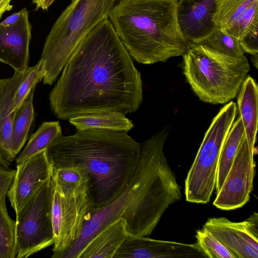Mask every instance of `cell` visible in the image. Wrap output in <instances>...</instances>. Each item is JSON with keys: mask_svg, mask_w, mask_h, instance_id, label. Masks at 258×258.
<instances>
[{"mask_svg": "<svg viewBox=\"0 0 258 258\" xmlns=\"http://www.w3.org/2000/svg\"><path fill=\"white\" fill-rule=\"evenodd\" d=\"M54 1V0H33V3L36 5V10L39 9L47 10Z\"/></svg>", "mask_w": 258, "mask_h": 258, "instance_id": "cell-33", "label": "cell"}, {"mask_svg": "<svg viewBox=\"0 0 258 258\" xmlns=\"http://www.w3.org/2000/svg\"><path fill=\"white\" fill-rule=\"evenodd\" d=\"M44 74V65L41 59L35 66L28 67L14 96L12 112L16 110L32 89L43 80Z\"/></svg>", "mask_w": 258, "mask_h": 258, "instance_id": "cell-27", "label": "cell"}, {"mask_svg": "<svg viewBox=\"0 0 258 258\" xmlns=\"http://www.w3.org/2000/svg\"><path fill=\"white\" fill-rule=\"evenodd\" d=\"M255 147H250L244 135L224 181L213 203L222 210L244 206L253 189L255 174Z\"/></svg>", "mask_w": 258, "mask_h": 258, "instance_id": "cell-10", "label": "cell"}, {"mask_svg": "<svg viewBox=\"0 0 258 258\" xmlns=\"http://www.w3.org/2000/svg\"><path fill=\"white\" fill-rule=\"evenodd\" d=\"M141 150V144L127 132L101 129L61 135L46 149L52 168L79 166L86 172L93 208L121 194L136 170Z\"/></svg>", "mask_w": 258, "mask_h": 258, "instance_id": "cell-3", "label": "cell"}, {"mask_svg": "<svg viewBox=\"0 0 258 258\" xmlns=\"http://www.w3.org/2000/svg\"><path fill=\"white\" fill-rule=\"evenodd\" d=\"M28 15L29 12L12 25H0V61L16 72H23L29 67L32 26Z\"/></svg>", "mask_w": 258, "mask_h": 258, "instance_id": "cell-15", "label": "cell"}, {"mask_svg": "<svg viewBox=\"0 0 258 258\" xmlns=\"http://www.w3.org/2000/svg\"><path fill=\"white\" fill-rule=\"evenodd\" d=\"M178 1H116L108 19L133 59L153 64L187 51L190 44L179 25Z\"/></svg>", "mask_w": 258, "mask_h": 258, "instance_id": "cell-4", "label": "cell"}, {"mask_svg": "<svg viewBox=\"0 0 258 258\" xmlns=\"http://www.w3.org/2000/svg\"><path fill=\"white\" fill-rule=\"evenodd\" d=\"M93 208L88 185L63 191L53 185L51 221L54 243L51 258H59L77 239Z\"/></svg>", "mask_w": 258, "mask_h": 258, "instance_id": "cell-9", "label": "cell"}, {"mask_svg": "<svg viewBox=\"0 0 258 258\" xmlns=\"http://www.w3.org/2000/svg\"><path fill=\"white\" fill-rule=\"evenodd\" d=\"M117 0H72L52 26L41 59L44 85H51L83 39L101 21L108 19Z\"/></svg>", "mask_w": 258, "mask_h": 258, "instance_id": "cell-5", "label": "cell"}, {"mask_svg": "<svg viewBox=\"0 0 258 258\" xmlns=\"http://www.w3.org/2000/svg\"><path fill=\"white\" fill-rule=\"evenodd\" d=\"M0 164L5 165L6 162L0 158Z\"/></svg>", "mask_w": 258, "mask_h": 258, "instance_id": "cell-36", "label": "cell"}, {"mask_svg": "<svg viewBox=\"0 0 258 258\" xmlns=\"http://www.w3.org/2000/svg\"><path fill=\"white\" fill-rule=\"evenodd\" d=\"M77 131L101 129L128 132L134 127L132 120L114 111H101L81 114L69 119Z\"/></svg>", "mask_w": 258, "mask_h": 258, "instance_id": "cell-19", "label": "cell"}, {"mask_svg": "<svg viewBox=\"0 0 258 258\" xmlns=\"http://www.w3.org/2000/svg\"><path fill=\"white\" fill-rule=\"evenodd\" d=\"M196 243L207 258H236L221 242L209 231L203 228L196 231Z\"/></svg>", "mask_w": 258, "mask_h": 258, "instance_id": "cell-28", "label": "cell"}, {"mask_svg": "<svg viewBox=\"0 0 258 258\" xmlns=\"http://www.w3.org/2000/svg\"><path fill=\"white\" fill-rule=\"evenodd\" d=\"M255 0H218L214 22L223 30L230 28Z\"/></svg>", "mask_w": 258, "mask_h": 258, "instance_id": "cell-24", "label": "cell"}, {"mask_svg": "<svg viewBox=\"0 0 258 258\" xmlns=\"http://www.w3.org/2000/svg\"><path fill=\"white\" fill-rule=\"evenodd\" d=\"M51 177L54 186L60 190L73 189L89 184L87 174L79 166L52 168Z\"/></svg>", "mask_w": 258, "mask_h": 258, "instance_id": "cell-26", "label": "cell"}, {"mask_svg": "<svg viewBox=\"0 0 258 258\" xmlns=\"http://www.w3.org/2000/svg\"><path fill=\"white\" fill-rule=\"evenodd\" d=\"M61 135V128L58 121L43 122L37 130L31 135L24 149L16 158L17 164L47 149Z\"/></svg>", "mask_w": 258, "mask_h": 258, "instance_id": "cell-22", "label": "cell"}, {"mask_svg": "<svg viewBox=\"0 0 258 258\" xmlns=\"http://www.w3.org/2000/svg\"><path fill=\"white\" fill-rule=\"evenodd\" d=\"M183 74L200 100L224 104L237 95L250 70L245 56L229 59L214 55L200 44H190L182 55Z\"/></svg>", "mask_w": 258, "mask_h": 258, "instance_id": "cell-6", "label": "cell"}, {"mask_svg": "<svg viewBox=\"0 0 258 258\" xmlns=\"http://www.w3.org/2000/svg\"><path fill=\"white\" fill-rule=\"evenodd\" d=\"M27 70L15 72L10 78L0 79V158L10 164L15 159L11 145L12 130L16 113V110L11 112L12 102Z\"/></svg>", "mask_w": 258, "mask_h": 258, "instance_id": "cell-16", "label": "cell"}, {"mask_svg": "<svg viewBox=\"0 0 258 258\" xmlns=\"http://www.w3.org/2000/svg\"><path fill=\"white\" fill-rule=\"evenodd\" d=\"M198 44L220 57L238 59L244 56L237 39L219 28Z\"/></svg>", "mask_w": 258, "mask_h": 258, "instance_id": "cell-23", "label": "cell"}, {"mask_svg": "<svg viewBox=\"0 0 258 258\" xmlns=\"http://www.w3.org/2000/svg\"><path fill=\"white\" fill-rule=\"evenodd\" d=\"M237 105L249 145L254 147L257 131L258 88L255 81L248 76L239 89Z\"/></svg>", "mask_w": 258, "mask_h": 258, "instance_id": "cell-18", "label": "cell"}, {"mask_svg": "<svg viewBox=\"0 0 258 258\" xmlns=\"http://www.w3.org/2000/svg\"><path fill=\"white\" fill-rule=\"evenodd\" d=\"M251 61L253 64L255 66V68H257V54L255 55H251Z\"/></svg>", "mask_w": 258, "mask_h": 258, "instance_id": "cell-35", "label": "cell"}, {"mask_svg": "<svg viewBox=\"0 0 258 258\" xmlns=\"http://www.w3.org/2000/svg\"><path fill=\"white\" fill-rule=\"evenodd\" d=\"M168 133L164 127L141 144L137 167L126 187L112 202L92 208L80 235L59 258H79L88 243L118 219L124 220L128 233L142 236L152 234L167 208L182 198L164 152Z\"/></svg>", "mask_w": 258, "mask_h": 258, "instance_id": "cell-2", "label": "cell"}, {"mask_svg": "<svg viewBox=\"0 0 258 258\" xmlns=\"http://www.w3.org/2000/svg\"><path fill=\"white\" fill-rule=\"evenodd\" d=\"M113 258H207L198 244L127 234Z\"/></svg>", "mask_w": 258, "mask_h": 258, "instance_id": "cell-12", "label": "cell"}, {"mask_svg": "<svg viewBox=\"0 0 258 258\" xmlns=\"http://www.w3.org/2000/svg\"><path fill=\"white\" fill-rule=\"evenodd\" d=\"M16 256V221L8 213L6 197L0 196V258Z\"/></svg>", "mask_w": 258, "mask_h": 258, "instance_id": "cell-25", "label": "cell"}, {"mask_svg": "<svg viewBox=\"0 0 258 258\" xmlns=\"http://www.w3.org/2000/svg\"><path fill=\"white\" fill-rule=\"evenodd\" d=\"M218 0H178L177 17L181 32L190 44H197L218 27L213 19Z\"/></svg>", "mask_w": 258, "mask_h": 258, "instance_id": "cell-14", "label": "cell"}, {"mask_svg": "<svg viewBox=\"0 0 258 258\" xmlns=\"http://www.w3.org/2000/svg\"><path fill=\"white\" fill-rule=\"evenodd\" d=\"M16 169H10L0 164V196L6 197L16 174Z\"/></svg>", "mask_w": 258, "mask_h": 258, "instance_id": "cell-31", "label": "cell"}, {"mask_svg": "<svg viewBox=\"0 0 258 258\" xmlns=\"http://www.w3.org/2000/svg\"><path fill=\"white\" fill-rule=\"evenodd\" d=\"M243 52L251 55L258 53V20L254 21L245 34L238 40Z\"/></svg>", "mask_w": 258, "mask_h": 258, "instance_id": "cell-30", "label": "cell"}, {"mask_svg": "<svg viewBox=\"0 0 258 258\" xmlns=\"http://www.w3.org/2000/svg\"><path fill=\"white\" fill-rule=\"evenodd\" d=\"M233 101L223 106L205 134L184 183L187 202L206 204L215 189L219 160L225 138L236 116Z\"/></svg>", "mask_w": 258, "mask_h": 258, "instance_id": "cell-7", "label": "cell"}, {"mask_svg": "<svg viewBox=\"0 0 258 258\" xmlns=\"http://www.w3.org/2000/svg\"><path fill=\"white\" fill-rule=\"evenodd\" d=\"M36 87L32 89L16 109L11 134L12 151L15 158L28 140L35 122L33 97Z\"/></svg>", "mask_w": 258, "mask_h": 258, "instance_id": "cell-20", "label": "cell"}, {"mask_svg": "<svg viewBox=\"0 0 258 258\" xmlns=\"http://www.w3.org/2000/svg\"><path fill=\"white\" fill-rule=\"evenodd\" d=\"M140 72L108 19L85 36L64 66L49 95L58 119L114 111L136 112L143 93Z\"/></svg>", "mask_w": 258, "mask_h": 258, "instance_id": "cell-1", "label": "cell"}, {"mask_svg": "<svg viewBox=\"0 0 258 258\" xmlns=\"http://www.w3.org/2000/svg\"><path fill=\"white\" fill-rule=\"evenodd\" d=\"M257 20L258 0H255L233 25L224 31L239 40L252 23Z\"/></svg>", "mask_w": 258, "mask_h": 258, "instance_id": "cell-29", "label": "cell"}, {"mask_svg": "<svg viewBox=\"0 0 258 258\" xmlns=\"http://www.w3.org/2000/svg\"><path fill=\"white\" fill-rule=\"evenodd\" d=\"M221 242L236 258H258V214L242 222L225 217L209 218L203 226Z\"/></svg>", "mask_w": 258, "mask_h": 258, "instance_id": "cell-11", "label": "cell"}, {"mask_svg": "<svg viewBox=\"0 0 258 258\" xmlns=\"http://www.w3.org/2000/svg\"><path fill=\"white\" fill-rule=\"evenodd\" d=\"M53 191L50 177L16 216V257H28L53 244L51 221Z\"/></svg>", "mask_w": 258, "mask_h": 258, "instance_id": "cell-8", "label": "cell"}, {"mask_svg": "<svg viewBox=\"0 0 258 258\" xmlns=\"http://www.w3.org/2000/svg\"><path fill=\"white\" fill-rule=\"evenodd\" d=\"M12 0H0V19L6 11H10L13 5L10 4Z\"/></svg>", "mask_w": 258, "mask_h": 258, "instance_id": "cell-34", "label": "cell"}, {"mask_svg": "<svg viewBox=\"0 0 258 258\" xmlns=\"http://www.w3.org/2000/svg\"><path fill=\"white\" fill-rule=\"evenodd\" d=\"M127 234L124 220L118 219L100 231L88 243L79 258H113Z\"/></svg>", "mask_w": 258, "mask_h": 258, "instance_id": "cell-17", "label": "cell"}, {"mask_svg": "<svg viewBox=\"0 0 258 258\" xmlns=\"http://www.w3.org/2000/svg\"><path fill=\"white\" fill-rule=\"evenodd\" d=\"M16 174L7 192L16 216L51 175L46 149L17 164Z\"/></svg>", "mask_w": 258, "mask_h": 258, "instance_id": "cell-13", "label": "cell"}, {"mask_svg": "<svg viewBox=\"0 0 258 258\" xmlns=\"http://www.w3.org/2000/svg\"><path fill=\"white\" fill-rule=\"evenodd\" d=\"M244 135V126L239 116L236 120L233 122L221 149L215 187L216 193L222 186Z\"/></svg>", "mask_w": 258, "mask_h": 258, "instance_id": "cell-21", "label": "cell"}, {"mask_svg": "<svg viewBox=\"0 0 258 258\" xmlns=\"http://www.w3.org/2000/svg\"><path fill=\"white\" fill-rule=\"evenodd\" d=\"M28 11L26 8L22 9L20 11L14 13L11 16L8 17L4 21L0 23V25L2 26H9L12 25L18 21Z\"/></svg>", "mask_w": 258, "mask_h": 258, "instance_id": "cell-32", "label": "cell"}]
</instances>
